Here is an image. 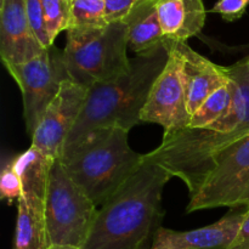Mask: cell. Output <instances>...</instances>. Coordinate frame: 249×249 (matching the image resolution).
I'll return each instance as SVG.
<instances>
[{
	"label": "cell",
	"instance_id": "6da1fadb",
	"mask_svg": "<svg viewBox=\"0 0 249 249\" xmlns=\"http://www.w3.org/2000/svg\"><path fill=\"white\" fill-rule=\"evenodd\" d=\"M172 175L146 160L99 208L82 249H151L164 216L162 194Z\"/></svg>",
	"mask_w": 249,
	"mask_h": 249
},
{
	"label": "cell",
	"instance_id": "7a4b0ae2",
	"mask_svg": "<svg viewBox=\"0 0 249 249\" xmlns=\"http://www.w3.org/2000/svg\"><path fill=\"white\" fill-rule=\"evenodd\" d=\"M168 58L169 51L164 43L152 53L130 58L129 70L117 79L90 87L82 113L63 147L96 129L116 126L129 131L142 123L141 112Z\"/></svg>",
	"mask_w": 249,
	"mask_h": 249
},
{
	"label": "cell",
	"instance_id": "3957f363",
	"mask_svg": "<svg viewBox=\"0 0 249 249\" xmlns=\"http://www.w3.org/2000/svg\"><path fill=\"white\" fill-rule=\"evenodd\" d=\"M128 130L100 128L63 147L58 160L71 179L101 207L143 163V155L129 146Z\"/></svg>",
	"mask_w": 249,
	"mask_h": 249
},
{
	"label": "cell",
	"instance_id": "277c9868",
	"mask_svg": "<svg viewBox=\"0 0 249 249\" xmlns=\"http://www.w3.org/2000/svg\"><path fill=\"white\" fill-rule=\"evenodd\" d=\"M128 29L114 22L92 31H67L63 60L73 82L88 88L123 75L130 67Z\"/></svg>",
	"mask_w": 249,
	"mask_h": 249
},
{
	"label": "cell",
	"instance_id": "5b68a950",
	"mask_svg": "<svg viewBox=\"0 0 249 249\" xmlns=\"http://www.w3.org/2000/svg\"><path fill=\"white\" fill-rule=\"evenodd\" d=\"M44 202L46 248L57 245L82 248L99 209L71 179L58 160L51 167Z\"/></svg>",
	"mask_w": 249,
	"mask_h": 249
},
{
	"label": "cell",
	"instance_id": "8992f818",
	"mask_svg": "<svg viewBox=\"0 0 249 249\" xmlns=\"http://www.w3.org/2000/svg\"><path fill=\"white\" fill-rule=\"evenodd\" d=\"M249 208V135L221 150L186 213L201 209Z\"/></svg>",
	"mask_w": 249,
	"mask_h": 249
},
{
	"label": "cell",
	"instance_id": "52a82bcc",
	"mask_svg": "<svg viewBox=\"0 0 249 249\" xmlns=\"http://www.w3.org/2000/svg\"><path fill=\"white\" fill-rule=\"evenodd\" d=\"M5 68L21 90L26 130L32 138L62 83L71 79L63 50L53 45L32 60L5 65Z\"/></svg>",
	"mask_w": 249,
	"mask_h": 249
},
{
	"label": "cell",
	"instance_id": "ba28073f",
	"mask_svg": "<svg viewBox=\"0 0 249 249\" xmlns=\"http://www.w3.org/2000/svg\"><path fill=\"white\" fill-rule=\"evenodd\" d=\"M165 45L169 58L153 83L141 112V122L156 123L163 126L165 133H170L189 128L191 116L187 109L180 56L170 41L165 40Z\"/></svg>",
	"mask_w": 249,
	"mask_h": 249
},
{
	"label": "cell",
	"instance_id": "9c48e42d",
	"mask_svg": "<svg viewBox=\"0 0 249 249\" xmlns=\"http://www.w3.org/2000/svg\"><path fill=\"white\" fill-rule=\"evenodd\" d=\"M87 94L88 88L72 79L65 80L32 135L31 146L53 160H58L68 135L82 113Z\"/></svg>",
	"mask_w": 249,
	"mask_h": 249
},
{
	"label": "cell",
	"instance_id": "30bf717a",
	"mask_svg": "<svg viewBox=\"0 0 249 249\" xmlns=\"http://www.w3.org/2000/svg\"><path fill=\"white\" fill-rule=\"evenodd\" d=\"M249 208H231L216 223L190 231L160 228L155 236L152 249H226L240 231Z\"/></svg>",
	"mask_w": 249,
	"mask_h": 249
},
{
	"label": "cell",
	"instance_id": "8fae6325",
	"mask_svg": "<svg viewBox=\"0 0 249 249\" xmlns=\"http://www.w3.org/2000/svg\"><path fill=\"white\" fill-rule=\"evenodd\" d=\"M44 50L27 17L26 0H1L0 57L4 66L26 62Z\"/></svg>",
	"mask_w": 249,
	"mask_h": 249
},
{
	"label": "cell",
	"instance_id": "7c38bea8",
	"mask_svg": "<svg viewBox=\"0 0 249 249\" xmlns=\"http://www.w3.org/2000/svg\"><path fill=\"white\" fill-rule=\"evenodd\" d=\"M170 43L180 56L187 109L190 116H192L213 92L230 83V77L226 67L199 55L190 48L186 41Z\"/></svg>",
	"mask_w": 249,
	"mask_h": 249
},
{
	"label": "cell",
	"instance_id": "4fadbf2b",
	"mask_svg": "<svg viewBox=\"0 0 249 249\" xmlns=\"http://www.w3.org/2000/svg\"><path fill=\"white\" fill-rule=\"evenodd\" d=\"M165 40L187 41L201 33L207 18L203 0H157Z\"/></svg>",
	"mask_w": 249,
	"mask_h": 249
},
{
	"label": "cell",
	"instance_id": "5bb4252c",
	"mask_svg": "<svg viewBox=\"0 0 249 249\" xmlns=\"http://www.w3.org/2000/svg\"><path fill=\"white\" fill-rule=\"evenodd\" d=\"M123 22L128 29V48L136 55H146L164 45L157 0H140Z\"/></svg>",
	"mask_w": 249,
	"mask_h": 249
},
{
	"label": "cell",
	"instance_id": "9a60e30c",
	"mask_svg": "<svg viewBox=\"0 0 249 249\" xmlns=\"http://www.w3.org/2000/svg\"><path fill=\"white\" fill-rule=\"evenodd\" d=\"M14 249H46L45 202L33 194H23L17 202Z\"/></svg>",
	"mask_w": 249,
	"mask_h": 249
},
{
	"label": "cell",
	"instance_id": "2e32d148",
	"mask_svg": "<svg viewBox=\"0 0 249 249\" xmlns=\"http://www.w3.org/2000/svg\"><path fill=\"white\" fill-rule=\"evenodd\" d=\"M55 160L34 146L12 158L15 170L22 180L23 194H33L45 199L49 175Z\"/></svg>",
	"mask_w": 249,
	"mask_h": 249
},
{
	"label": "cell",
	"instance_id": "e0dca14e",
	"mask_svg": "<svg viewBox=\"0 0 249 249\" xmlns=\"http://www.w3.org/2000/svg\"><path fill=\"white\" fill-rule=\"evenodd\" d=\"M232 104L231 83L220 88L211 95L190 119L189 128H208L216 121L228 114Z\"/></svg>",
	"mask_w": 249,
	"mask_h": 249
},
{
	"label": "cell",
	"instance_id": "ac0fdd59",
	"mask_svg": "<svg viewBox=\"0 0 249 249\" xmlns=\"http://www.w3.org/2000/svg\"><path fill=\"white\" fill-rule=\"evenodd\" d=\"M71 22L67 31H92L107 24L104 0H70Z\"/></svg>",
	"mask_w": 249,
	"mask_h": 249
},
{
	"label": "cell",
	"instance_id": "d6986e66",
	"mask_svg": "<svg viewBox=\"0 0 249 249\" xmlns=\"http://www.w3.org/2000/svg\"><path fill=\"white\" fill-rule=\"evenodd\" d=\"M41 2H43L46 33L50 39V43L53 45V41L58 34L70 28V0H41Z\"/></svg>",
	"mask_w": 249,
	"mask_h": 249
},
{
	"label": "cell",
	"instance_id": "ffe728a7",
	"mask_svg": "<svg viewBox=\"0 0 249 249\" xmlns=\"http://www.w3.org/2000/svg\"><path fill=\"white\" fill-rule=\"evenodd\" d=\"M0 194L1 199H6L9 204L18 202L23 195V185L22 180L12 164V158L2 167L0 175Z\"/></svg>",
	"mask_w": 249,
	"mask_h": 249
},
{
	"label": "cell",
	"instance_id": "44dd1931",
	"mask_svg": "<svg viewBox=\"0 0 249 249\" xmlns=\"http://www.w3.org/2000/svg\"><path fill=\"white\" fill-rule=\"evenodd\" d=\"M26 11L32 29H33L38 40L40 41V44L45 49L51 48L53 44L50 43V39H49L48 33H46L41 0H26Z\"/></svg>",
	"mask_w": 249,
	"mask_h": 249
},
{
	"label": "cell",
	"instance_id": "7402d4cb",
	"mask_svg": "<svg viewBox=\"0 0 249 249\" xmlns=\"http://www.w3.org/2000/svg\"><path fill=\"white\" fill-rule=\"evenodd\" d=\"M140 0H104L107 23L123 22Z\"/></svg>",
	"mask_w": 249,
	"mask_h": 249
},
{
	"label": "cell",
	"instance_id": "603a6c76",
	"mask_svg": "<svg viewBox=\"0 0 249 249\" xmlns=\"http://www.w3.org/2000/svg\"><path fill=\"white\" fill-rule=\"evenodd\" d=\"M249 0H218L212 12L219 14L225 21L233 22L245 15Z\"/></svg>",
	"mask_w": 249,
	"mask_h": 249
},
{
	"label": "cell",
	"instance_id": "cb8c5ba5",
	"mask_svg": "<svg viewBox=\"0 0 249 249\" xmlns=\"http://www.w3.org/2000/svg\"><path fill=\"white\" fill-rule=\"evenodd\" d=\"M226 249H249V209L237 236Z\"/></svg>",
	"mask_w": 249,
	"mask_h": 249
},
{
	"label": "cell",
	"instance_id": "d4e9b609",
	"mask_svg": "<svg viewBox=\"0 0 249 249\" xmlns=\"http://www.w3.org/2000/svg\"><path fill=\"white\" fill-rule=\"evenodd\" d=\"M46 249H82L79 247H75V246H66V245H57V246H50Z\"/></svg>",
	"mask_w": 249,
	"mask_h": 249
},
{
	"label": "cell",
	"instance_id": "484cf974",
	"mask_svg": "<svg viewBox=\"0 0 249 249\" xmlns=\"http://www.w3.org/2000/svg\"><path fill=\"white\" fill-rule=\"evenodd\" d=\"M247 58H248V65H249V56H248V57H247Z\"/></svg>",
	"mask_w": 249,
	"mask_h": 249
},
{
	"label": "cell",
	"instance_id": "4316f807",
	"mask_svg": "<svg viewBox=\"0 0 249 249\" xmlns=\"http://www.w3.org/2000/svg\"><path fill=\"white\" fill-rule=\"evenodd\" d=\"M151 249H152V248H151Z\"/></svg>",
	"mask_w": 249,
	"mask_h": 249
}]
</instances>
